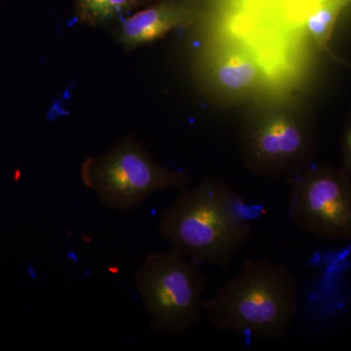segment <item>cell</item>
<instances>
[{"label":"cell","instance_id":"obj_6","mask_svg":"<svg viewBox=\"0 0 351 351\" xmlns=\"http://www.w3.org/2000/svg\"><path fill=\"white\" fill-rule=\"evenodd\" d=\"M289 215L318 239L351 240V177L343 168L311 163L288 179Z\"/></svg>","mask_w":351,"mask_h":351},{"label":"cell","instance_id":"obj_7","mask_svg":"<svg viewBox=\"0 0 351 351\" xmlns=\"http://www.w3.org/2000/svg\"><path fill=\"white\" fill-rule=\"evenodd\" d=\"M196 82L210 101L223 107L250 100L265 82L258 58L245 44L223 39L202 53L195 68Z\"/></svg>","mask_w":351,"mask_h":351},{"label":"cell","instance_id":"obj_8","mask_svg":"<svg viewBox=\"0 0 351 351\" xmlns=\"http://www.w3.org/2000/svg\"><path fill=\"white\" fill-rule=\"evenodd\" d=\"M201 18L197 0H159L138 9L114 27L115 38L122 49L132 52L175 29L191 27Z\"/></svg>","mask_w":351,"mask_h":351},{"label":"cell","instance_id":"obj_4","mask_svg":"<svg viewBox=\"0 0 351 351\" xmlns=\"http://www.w3.org/2000/svg\"><path fill=\"white\" fill-rule=\"evenodd\" d=\"M83 184L112 209H135L147 197L169 189H184L191 179L170 169L132 137L122 138L100 156L88 157L80 167Z\"/></svg>","mask_w":351,"mask_h":351},{"label":"cell","instance_id":"obj_3","mask_svg":"<svg viewBox=\"0 0 351 351\" xmlns=\"http://www.w3.org/2000/svg\"><path fill=\"white\" fill-rule=\"evenodd\" d=\"M239 145L241 162L252 174L289 179L314 162L313 113L298 99L256 101L242 119Z\"/></svg>","mask_w":351,"mask_h":351},{"label":"cell","instance_id":"obj_12","mask_svg":"<svg viewBox=\"0 0 351 351\" xmlns=\"http://www.w3.org/2000/svg\"><path fill=\"white\" fill-rule=\"evenodd\" d=\"M332 59L334 60V61H336L337 63L343 64V66H345L346 68H348L350 69V71H351V62L348 61V60H346L343 59V58L337 56V55H335Z\"/></svg>","mask_w":351,"mask_h":351},{"label":"cell","instance_id":"obj_10","mask_svg":"<svg viewBox=\"0 0 351 351\" xmlns=\"http://www.w3.org/2000/svg\"><path fill=\"white\" fill-rule=\"evenodd\" d=\"M350 2L351 0H325L307 16V32L318 49L326 53L331 58L336 55L330 47V41L334 34L337 21L341 10Z\"/></svg>","mask_w":351,"mask_h":351},{"label":"cell","instance_id":"obj_2","mask_svg":"<svg viewBox=\"0 0 351 351\" xmlns=\"http://www.w3.org/2000/svg\"><path fill=\"white\" fill-rule=\"evenodd\" d=\"M203 309L208 322L219 331L258 339H282L297 316V281L283 263L250 258L204 301Z\"/></svg>","mask_w":351,"mask_h":351},{"label":"cell","instance_id":"obj_5","mask_svg":"<svg viewBox=\"0 0 351 351\" xmlns=\"http://www.w3.org/2000/svg\"><path fill=\"white\" fill-rule=\"evenodd\" d=\"M154 332L180 335L199 322L208 281L198 263L172 249L147 256L135 276Z\"/></svg>","mask_w":351,"mask_h":351},{"label":"cell","instance_id":"obj_1","mask_svg":"<svg viewBox=\"0 0 351 351\" xmlns=\"http://www.w3.org/2000/svg\"><path fill=\"white\" fill-rule=\"evenodd\" d=\"M159 233L195 263L225 269L252 232L246 203L228 182L208 178L182 189L159 219Z\"/></svg>","mask_w":351,"mask_h":351},{"label":"cell","instance_id":"obj_13","mask_svg":"<svg viewBox=\"0 0 351 351\" xmlns=\"http://www.w3.org/2000/svg\"><path fill=\"white\" fill-rule=\"evenodd\" d=\"M159 1V0H140L141 4H142L143 7L151 5V4L156 3V2Z\"/></svg>","mask_w":351,"mask_h":351},{"label":"cell","instance_id":"obj_11","mask_svg":"<svg viewBox=\"0 0 351 351\" xmlns=\"http://www.w3.org/2000/svg\"><path fill=\"white\" fill-rule=\"evenodd\" d=\"M341 149H343V170L351 177V110L346 117L343 138H341Z\"/></svg>","mask_w":351,"mask_h":351},{"label":"cell","instance_id":"obj_9","mask_svg":"<svg viewBox=\"0 0 351 351\" xmlns=\"http://www.w3.org/2000/svg\"><path fill=\"white\" fill-rule=\"evenodd\" d=\"M141 8L140 0H73L76 20L92 27H117Z\"/></svg>","mask_w":351,"mask_h":351}]
</instances>
